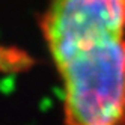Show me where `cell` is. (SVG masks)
I'll return each mask as SVG.
<instances>
[{
    "mask_svg": "<svg viewBox=\"0 0 125 125\" xmlns=\"http://www.w3.org/2000/svg\"><path fill=\"white\" fill-rule=\"evenodd\" d=\"M44 35L65 125H125V0H53Z\"/></svg>",
    "mask_w": 125,
    "mask_h": 125,
    "instance_id": "obj_1",
    "label": "cell"
}]
</instances>
